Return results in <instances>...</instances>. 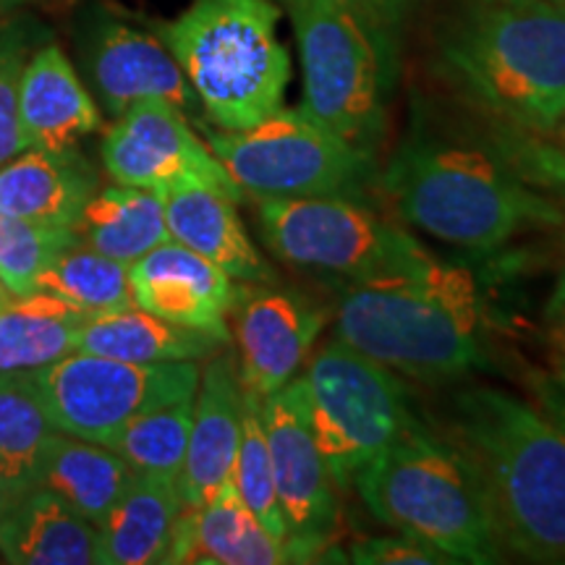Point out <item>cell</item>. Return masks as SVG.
<instances>
[{
  "label": "cell",
  "mask_w": 565,
  "mask_h": 565,
  "mask_svg": "<svg viewBox=\"0 0 565 565\" xmlns=\"http://www.w3.org/2000/svg\"><path fill=\"white\" fill-rule=\"evenodd\" d=\"M435 66L484 121L565 126V0H458L435 30Z\"/></svg>",
  "instance_id": "6da1fadb"
},
{
  "label": "cell",
  "mask_w": 565,
  "mask_h": 565,
  "mask_svg": "<svg viewBox=\"0 0 565 565\" xmlns=\"http://www.w3.org/2000/svg\"><path fill=\"white\" fill-rule=\"evenodd\" d=\"M335 338L419 383H454L490 364L475 275L433 254L404 270L343 282Z\"/></svg>",
  "instance_id": "7a4b0ae2"
},
{
  "label": "cell",
  "mask_w": 565,
  "mask_h": 565,
  "mask_svg": "<svg viewBox=\"0 0 565 565\" xmlns=\"http://www.w3.org/2000/svg\"><path fill=\"white\" fill-rule=\"evenodd\" d=\"M448 437L477 469L505 553L565 565V429L500 387L450 398Z\"/></svg>",
  "instance_id": "3957f363"
},
{
  "label": "cell",
  "mask_w": 565,
  "mask_h": 565,
  "mask_svg": "<svg viewBox=\"0 0 565 565\" xmlns=\"http://www.w3.org/2000/svg\"><path fill=\"white\" fill-rule=\"evenodd\" d=\"M380 186L406 223L458 249L494 252L524 233L565 225L561 204L475 137H412L380 173Z\"/></svg>",
  "instance_id": "277c9868"
},
{
  "label": "cell",
  "mask_w": 565,
  "mask_h": 565,
  "mask_svg": "<svg viewBox=\"0 0 565 565\" xmlns=\"http://www.w3.org/2000/svg\"><path fill=\"white\" fill-rule=\"evenodd\" d=\"M294 26L301 61L299 108L377 152L385 137L395 79L404 0H278Z\"/></svg>",
  "instance_id": "5b68a950"
},
{
  "label": "cell",
  "mask_w": 565,
  "mask_h": 565,
  "mask_svg": "<svg viewBox=\"0 0 565 565\" xmlns=\"http://www.w3.org/2000/svg\"><path fill=\"white\" fill-rule=\"evenodd\" d=\"M353 490L380 524L454 563L505 561L477 469L448 435L429 429L419 416L364 466Z\"/></svg>",
  "instance_id": "8992f818"
},
{
  "label": "cell",
  "mask_w": 565,
  "mask_h": 565,
  "mask_svg": "<svg viewBox=\"0 0 565 565\" xmlns=\"http://www.w3.org/2000/svg\"><path fill=\"white\" fill-rule=\"evenodd\" d=\"M280 13L278 0H192L160 30L217 129L244 131L286 103L291 55L278 38Z\"/></svg>",
  "instance_id": "52a82bcc"
},
{
  "label": "cell",
  "mask_w": 565,
  "mask_h": 565,
  "mask_svg": "<svg viewBox=\"0 0 565 565\" xmlns=\"http://www.w3.org/2000/svg\"><path fill=\"white\" fill-rule=\"evenodd\" d=\"M210 150L252 200L345 196L362 200L374 179V152L343 139L301 108H280L244 131L212 129Z\"/></svg>",
  "instance_id": "ba28073f"
},
{
  "label": "cell",
  "mask_w": 565,
  "mask_h": 565,
  "mask_svg": "<svg viewBox=\"0 0 565 565\" xmlns=\"http://www.w3.org/2000/svg\"><path fill=\"white\" fill-rule=\"evenodd\" d=\"M317 448L338 492H349L362 469L414 419L401 374L341 338L309 356L299 374Z\"/></svg>",
  "instance_id": "9c48e42d"
},
{
  "label": "cell",
  "mask_w": 565,
  "mask_h": 565,
  "mask_svg": "<svg viewBox=\"0 0 565 565\" xmlns=\"http://www.w3.org/2000/svg\"><path fill=\"white\" fill-rule=\"evenodd\" d=\"M263 242L275 257L322 278L353 282L419 265L429 252L362 200H259Z\"/></svg>",
  "instance_id": "30bf717a"
},
{
  "label": "cell",
  "mask_w": 565,
  "mask_h": 565,
  "mask_svg": "<svg viewBox=\"0 0 565 565\" xmlns=\"http://www.w3.org/2000/svg\"><path fill=\"white\" fill-rule=\"evenodd\" d=\"M21 374L55 433L108 445L139 414L196 395L202 370L196 362L134 364L74 351Z\"/></svg>",
  "instance_id": "8fae6325"
},
{
  "label": "cell",
  "mask_w": 565,
  "mask_h": 565,
  "mask_svg": "<svg viewBox=\"0 0 565 565\" xmlns=\"http://www.w3.org/2000/svg\"><path fill=\"white\" fill-rule=\"evenodd\" d=\"M103 166L121 186L166 194L181 186L215 189L242 202L210 145L189 126L186 113L162 100H141L116 118L103 139Z\"/></svg>",
  "instance_id": "7c38bea8"
},
{
  "label": "cell",
  "mask_w": 565,
  "mask_h": 565,
  "mask_svg": "<svg viewBox=\"0 0 565 565\" xmlns=\"http://www.w3.org/2000/svg\"><path fill=\"white\" fill-rule=\"evenodd\" d=\"M263 419L294 561H322L338 524V490L309 427L299 380L265 395Z\"/></svg>",
  "instance_id": "4fadbf2b"
},
{
  "label": "cell",
  "mask_w": 565,
  "mask_h": 565,
  "mask_svg": "<svg viewBox=\"0 0 565 565\" xmlns=\"http://www.w3.org/2000/svg\"><path fill=\"white\" fill-rule=\"evenodd\" d=\"M231 315L236 317L238 380L259 398L291 383L328 324L322 307L278 282H238Z\"/></svg>",
  "instance_id": "5bb4252c"
},
{
  "label": "cell",
  "mask_w": 565,
  "mask_h": 565,
  "mask_svg": "<svg viewBox=\"0 0 565 565\" xmlns=\"http://www.w3.org/2000/svg\"><path fill=\"white\" fill-rule=\"evenodd\" d=\"M89 76L110 116H121L141 100H162L189 113L194 89L166 42L129 21L105 13L87 40Z\"/></svg>",
  "instance_id": "9a60e30c"
},
{
  "label": "cell",
  "mask_w": 565,
  "mask_h": 565,
  "mask_svg": "<svg viewBox=\"0 0 565 565\" xmlns=\"http://www.w3.org/2000/svg\"><path fill=\"white\" fill-rule=\"evenodd\" d=\"M129 280L134 307L231 341L228 317L238 286L196 252L168 238L129 265Z\"/></svg>",
  "instance_id": "2e32d148"
},
{
  "label": "cell",
  "mask_w": 565,
  "mask_h": 565,
  "mask_svg": "<svg viewBox=\"0 0 565 565\" xmlns=\"http://www.w3.org/2000/svg\"><path fill=\"white\" fill-rule=\"evenodd\" d=\"M244 387L236 356L217 351L200 374L186 461L175 484L183 508H200L233 477L242 443Z\"/></svg>",
  "instance_id": "e0dca14e"
},
{
  "label": "cell",
  "mask_w": 565,
  "mask_h": 565,
  "mask_svg": "<svg viewBox=\"0 0 565 565\" xmlns=\"http://www.w3.org/2000/svg\"><path fill=\"white\" fill-rule=\"evenodd\" d=\"M166 563L282 565L296 561L288 542L267 532L228 479L207 503L181 508Z\"/></svg>",
  "instance_id": "ac0fdd59"
},
{
  "label": "cell",
  "mask_w": 565,
  "mask_h": 565,
  "mask_svg": "<svg viewBox=\"0 0 565 565\" xmlns=\"http://www.w3.org/2000/svg\"><path fill=\"white\" fill-rule=\"evenodd\" d=\"M103 126L97 103L84 89L58 45L34 51L19 79V129L24 150H66Z\"/></svg>",
  "instance_id": "d6986e66"
},
{
  "label": "cell",
  "mask_w": 565,
  "mask_h": 565,
  "mask_svg": "<svg viewBox=\"0 0 565 565\" xmlns=\"http://www.w3.org/2000/svg\"><path fill=\"white\" fill-rule=\"evenodd\" d=\"M162 204L173 242L221 267L236 282H278V275L252 244L231 196L207 186H181L162 194Z\"/></svg>",
  "instance_id": "ffe728a7"
},
{
  "label": "cell",
  "mask_w": 565,
  "mask_h": 565,
  "mask_svg": "<svg viewBox=\"0 0 565 565\" xmlns=\"http://www.w3.org/2000/svg\"><path fill=\"white\" fill-rule=\"evenodd\" d=\"M97 192V175L74 147L24 150L0 166V210L24 221L74 228Z\"/></svg>",
  "instance_id": "44dd1931"
},
{
  "label": "cell",
  "mask_w": 565,
  "mask_h": 565,
  "mask_svg": "<svg viewBox=\"0 0 565 565\" xmlns=\"http://www.w3.org/2000/svg\"><path fill=\"white\" fill-rule=\"evenodd\" d=\"M0 555L13 565L97 563V526L34 487L0 505Z\"/></svg>",
  "instance_id": "7402d4cb"
},
{
  "label": "cell",
  "mask_w": 565,
  "mask_h": 565,
  "mask_svg": "<svg viewBox=\"0 0 565 565\" xmlns=\"http://www.w3.org/2000/svg\"><path fill=\"white\" fill-rule=\"evenodd\" d=\"M181 508L175 479L134 475L118 503L97 524V563H166Z\"/></svg>",
  "instance_id": "603a6c76"
},
{
  "label": "cell",
  "mask_w": 565,
  "mask_h": 565,
  "mask_svg": "<svg viewBox=\"0 0 565 565\" xmlns=\"http://www.w3.org/2000/svg\"><path fill=\"white\" fill-rule=\"evenodd\" d=\"M228 343L231 341L207 330L162 320L139 307H126L116 312L92 315L82 324L76 351L134 364H171L202 362V359L215 356Z\"/></svg>",
  "instance_id": "cb8c5ba5"
},
{
  "label": "cell",
  "mask_w": 565,
  "mask_h": 565,
  "mask_svg": "<svg viewBox=\"0 0 565 565\" xmlns=\"http://www.w3.org/2000/svg\"><path fill=\"white\" fill-rule=\"evenodd\" d=\"M131 479L129 463L105 445L53 433L38 487L97 526Z\"/></svg>",
  "instance_id": "d4e9b609"
},
{
  "label": "cell",
  "mask_w": 565,
  "mask_h": 565,
  "mask_svg": "<svg viewBox=\"0 0 565 565\" xmlns=\"http://www.w3.org/2000/svg\"><path fill=\"white\" fill-rule=\"evenodd\" d=\"M74 231L82 244L124 265H134L171 238L162 196L121 183L92 194Z\"/></svg>",
  "instance_id": "484cf974"
},
{
  "label": "cell",
  "mask_w": 565,
  "mask_h": 565,
  "mask_svg": "<svg viewBox=\"0 0 565 565\" xmlns=\"http://www.w3.org/2000/svg\"><path fill=\"white\" fill-rule=\"evenodd\" d=\"M89 317L45 291L13 296L0 307V372L38 370L74 353Z\"/></svg>",
  "instance_id": "4316f807"
},
{
  "label": "cell",
  "mask_w": 565,
  "mask_h": 565,
  "mask_svg": "<svg viewBox=\"0 0 565 565\" xmlns=\"http://www.w3.org/2000/svg\"><path fill=\"white\" fill-rule=\"evenodd\" d=\"M55 429L21 372H0V505L40 482Z\"/></svg>",
  "instance_id": "83f0119b"
},
{
  "label": "cell",
  "mask_w": 565,
  "mask_h": 565,
  "mask_svg": "<svg viewBox=\"0 0 565 565\" xmlns=\"http://www.w3.org/2000/svg\"><path fill=\"white\" fill-rule=\"evenodd\" d=\"M38 291L58 296L89 315L134 307L129 265L105 257L79 238L47 263L38 280Z\"/></svg>",
  "instance_id": "f1b7e54d"
},
{
  "label": "cell",
  "mask_w": 565,
  "mask_h": 565,
  "mask_svg": "<svg viewBox=\"0 0 565 565\" xmlns=\"http://www.w3.org/2000/svg\"><path fill=\"white\" fill-rule=\"evenodd\" d=\"M194 419V395L168 401L131 419L105 445L121 456L134 475L179 479L186 461Z\"/></svg>",
  "instance_id": "f546056e"
},
{
  "label": "cell",
  "mask_w": 565,
  "mask_h": 565,
  "mask_svg": "<svg viewBox=\"0 0 565 565\" xmlns=\"http://www.w3.org/2000/svg\"><path fill=\"white\" fill-rule=\"evenodd\" d=\"M475 139L490 147L534 192L565 210V126L555 131H526L487 121L482 137Z\"/></svg>",
  "instance_id": "4dcf8cb0"
},
{
  "label": "cell",
  "mask_w": 565,
  "mask_h": 565,
  "mask_svg": "<svg viewBox=\"0 0 565 565\" xmlns=\"http://www.w3.org/2000/svg\"><path fill=\"white\" fill-rule=\"evenodd\" d=\"M231 479L244 503L263 521L267 532L282 542H288L286 521H282V511L278 503V490H275L270 445H267L263 419V398L252 391H244L242 443H238V456Z\"/></svg>",
  "instance_id": "1f68e13d"
},
{
  "label": "cell",
  "mask_w": 565,
  "mask_h": 565,
  "mask_svg": "<svg viewBox=\"0 0 565 565\" xmlns=\"http://www.w3.org/2000/svg\"><path fill=\"white\" fill-rule=\"evenodd\" d=\"M74 228H53L0 210V280L11 296L38 294V280L47 263L76 242Z\"/></svg>",
  "instance_id": "d6a6232c"
},
{
  "label": "cell",
  "mask_w": 565,
  "mask_h": 565,
  "mask_svg": "<svg viewBox=\"0 0 565 565\" xmlns=\"http://www.w3.org/2000/svg\"><path fill=\"white\" fill-rule=\"evenodd\" d=\"M26 63V34L19 24L0 30V166L24 152L19 129V79Z\"/></svg>",
  "instance_id": "836d02e7"
},
{
  "label": "cell",
  "mask_w": 565,
  "mask_h": 565,
  "mask_svg": "<svg viewBox=\"0 0 565 565\" xmlns=\"http://www.w3.org/2000/svg\"><path fill=\"white\" fill-rule=\"evenodd\" d=\"M345 563L356 565H456L435 547L416 542L412 536H366L356 540L345 553Z\"/></svg>",
  "instance_id": "e575fe53"
},
{
  "label": "cell",
  "mask_w": 565,
  "mask_h": 565,
  "mask_svg": "<svg viewBox=\"0 0 565 565\" xmlns=\"http://www.w3.org/2000/svg\"><path fill=\"white\" fill-rule=\"evenodd\" d=\"M529 391L534 395V404L547 412L565 429V385L547 372L529 374Z\"/></svg>",
  "instance_id": "d590c367"
},
{
  "label": "cell",
  "mask_w": 565,
  "mask_h": 565,
  "mask_svg": "<svg viewBox=\"0 0 565 565\" xmlns=\"http://www.w3.org/2000/svg\"><path fill=\"white\" fill-rule=\"evenodd\" d=\"M547 324L553 330L557 349L565 351V273L557 278L555 291L547 301Z\"/></svg>",
  "instance_id": "8d00e7d4"
},
{
  "label": "cell",
  "mask_w": 565,
  "mask_h": 565,
  "mask_svg": "<svg viewBox=\"0 0 565 565\" xmlns=\"http://www.w3.org/2000/svg\"><path fill=\"white\" fill-rule=\"evenodd\" d=\"M553 377H557L561 380V383L565 385V351H561V349H555V356H553Z\"/></svg>",
  "instance_id": "74e56055"
},
{
  "label": "cell",
  "mask_w": 565,
  "mask_h": 565,
  "mask_svg": "<svg viewBox=\"0 0 565 565\" xmlns=\"http://www.w3.org/2000/svg\"><path fill=\"white\" fill-rule=\"evenodd\" d=\"M21 3H26V0H0V19H3L6 13L13 11V9H17V6H21Z\"/></svg>",
  "instance_id": "f35d334b"
},
{
  "label": "cell",
  "mask_w": 565,
  "mask_h": 565,
  "mask_svg": "<svg viewBox=\"0 0 565 565\" xmlns=\"http://www.w3.org/2000/svg\"><path fill=\"white\" fill-rule=\"evenodd\" d=\"M13 299V296L6 291V286H3V280H0V307H3V303H9Z\"/></svg>",
  "instance_id": "ab89813d"
}]
</instances>
